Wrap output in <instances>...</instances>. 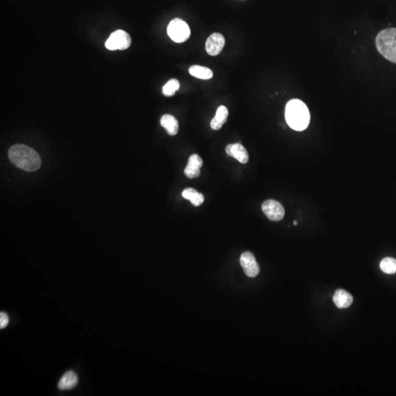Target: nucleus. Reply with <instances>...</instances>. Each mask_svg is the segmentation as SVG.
Listing matches in <instances>:
<instances>
[{
    "instance_id": "f257e3e1",
    "label": "nucleus",
    "mask_w": 396,
    "mask_h": 396,
    "mask_svg": "<svg viewBox=\"0 0 396 396\" xmlns=\"http://www.w3.org/2000/svg\"><path fill=\"white\" fill-rule=\"evenodd\" d=\"M9 160L14 165L26 171L35 172L41 166V159L35 150L22 144L12 146L8 151Z\"/></svg>"
},
{
    "instance_id": "f03ea898",
    "label": "nucleus",
    "mask_w": 396,
    "mask_h": 396,
    "mask_svg": "<svg viewBox=\"0 0 396 396\" xmlns=\"http://www.w3.org/2000/svg\"><path fill=\"white\" fill-rule=\"evenodd\" d=\"M285 119L288 126L294 130H305L310 123L309 110L301 100H291L285 107Z\"/></svg>"
},
{
    "instance_id": "7ed1b4c3",
    "label": "nucleus",
    "mask_w": 396,
    "mask_h": 396,
    "mask_svg": "<svg viewBox=\"0 0 396 396\" xmlns=\"http://www.w3.org/2000/svg\"><path fill=\"white\" fill-rule=\"evenodd\" d=\"M376 46L385 58L396 64V28H388L379 32Z\"/></svg>"
},
{
    "instance_id": "20e7f679",
    "label": "nucleus",
    "mask_w": 396,
    "mask_h": 396,
    "mask_svg": "<svg viewBox=\"0 0 396 396\" xmlns=\"http://www.w3.org/2000/svg\"><path fill=\"white\" fill-rule=\"evenodd\" d=\"M168 34L176 43H184L188 40L191 32L185 21L180 18H174L168 25Z\"/></svg>"
},
{
    "instance_id": "39448f33",
    "label": "nucleus",
    "mask_w": 396,
    "mask_h": 396,
    "mask_svg": "<svg viewBox=\"0 0 396 396\" xmlns=\"http://www.w3.org/2000/svg\"><path fill=\"white\" fill-rule=\"evenodd\" d=\"M132 40L130 35L125 31L119 29L112 32L106 41L105 46L107 49L111 51L125 50L130 46Z\"/></svg>"
},
{
    "instance_id": "423d86ee",
    "label": "nucleus",
    "mask_w": 396,
    "mask_h": 396,
    "mask_svg": "<svg viewBox=\"0 0 396 396\" xmlns=\"http://www.w3.org/2000/svg\"><path fill=\"white\" fill-rule=\"evenodd\" d=\"M261 208L268 219L274 222H278L284 217V208L280 202L274 199H268L265 201L262 204Z\"/></svg>"
},
{
    "instance_id": "0eeeda50",
    "label": "nucleus",
    "mask_w": 396,
    "mask_h": 396,
    "mask_svg": "<svg viewBox=\"0 0 396 396\" xmlns=\"http://www.w3.org/2000/svg\"><path fill=\"white\" fill-rule=\"evenodd\" d=\"M240 263L246 275L249 277H255L260 272L259 265L253 254L250 252H244L241 254Z\"/></svg>"
},
{
    "instance_id": "6e6552de",
    "label": "nucleus",
    "mask_w": 396,
    "mask_h": 396,
    "mask_svg": "<svg viewBox=\"0 0 396 396\" xmlns=\"http://www.w3.org/2000/svg\"><path fill=\"white\" fill-rule=\"evenodd\" d=\"M225 40L222 34L214 32L207 39L205 49L210 56H216L224 48Z\"/></svg>"
},
{
    "instance_id": "1a4fd4ad",
    "label": "nucleus",
    "mask_w": 396,
    "mask_h": 396,
    "mask_svg": "<svg viewBox=\"0 0 396 396\" xmlns=\"http://www.w3.org/2000/svg\"><path fill=\"white\" fill-rule=\"evenodd\" d=\"M225 151L229 156L233 157L240 163L246 164L249 161V154L247 149L240 143L228 145L226 147Z\"/></svg>"
},
{
    "instance_id": "9d476101",
    "label": "nucleus",
    "mask_w": 396,
    "mask_h": 396,
    "mask_svg": "<svg viewBox=\"0 0 396 396\" xmlns=\"http://www.w3.org/2000/svg\"><path fill=\"white\" fill-rule=\"evenodd\" d=\"M202 159L198 154H193L189 159L188 164L185 170V174L189 179H196L200 174V168H202Z\"/></svg>"
},
{
    "instance_id": "9b49d317",
    "label": "nucleus",
    "mask_w": 396,
    "mask_h": 396,
    "mask_svg": "<svg viewBox=\"0 0 396 396\" xmlns=\"http://www.w3.org/2000/svg\"><path fill=\"white\" fill-rule=\"evenodd\" d=\"M333 302L338 308H347L353 303V297L345 290L338 289L333 296Z\"/></svg>"
},
{
    "instance_id": "f8f14e48",
    "label": "nucleus",
    "mask_w": 396,
    "mask_h": 396,
    "mask_svg": "<svg viewBox=\"0 0 396 396\" xmlns=\"http://www.w3.org/2000/svg\"><path fill=\"white\" fill-rule=\"evenodd\" d=\"M228 116V110L224 106H220L216 110L214 118L210 122V127L213 130H219L222 127L223 124H225Z\"/></svg>"
},
{
    "instance_id": "ddd939ff",
    "label": "nucleus",
    "mask_w": 396,
    "mask_h": 396,
    "mask_svg": "<svg viewBox=\"0 0 396 396\" xmlns=\"http://www.w3.org/2000/svg\"><path fill=\"white\" fill-rule=\"evenodd\" d=\"M78 377L72 371L67 372L62 376L58 383V388L61 391L73 389L77 385Z\"/></svg>"
},
{
    "instance_id": "4468645a",
    "label": "nucleus",
    "mask_w": 396,
    "mask_h": 396,
    "mask_svg": "<svg viewBox=\"0 0 396 396\" xmlns=\"http://www.w3.org/2000/svg\"><path fill=\"white\" fill-rule=\"evenodd\" d=\"M162 127L166 129L168 135L175 136L179 132V125L177 119L171 115H165L160 121Z\"/></svg>"
},
{
    "instance_id": "2eb2a0df",
    "label": "nucleus",
    "mask_w": 396,
    "mask_h": 396,
    "mask_svg": "<svg viewBox=\"0 0 396 396\" xmlns=\"http://www.w3.org/2000/svg\"><path fill=\"white\" fill-rule=\"evenodd\" d=\"M182 196L189 199L195 206H199L204 202V196L193 188H187L184 190Z\"/></svg>"
},
{
    "instance_id": "dca6fc26",
    "label": "nucleus",
    "mask_w": 396,
    "mask_h": 396,
    "mask_svg": "<svg viewBox=\"0 0 396 396\" xmlns=\"http://www.w3.org/2000/svg\"><path fill=\"white\" fill-rule=\"evenodd\" d=\"M189 71L192 76L200 79H211L213 75V71L210 68L200 65H193L190 67Z\"/></svg>"
},
{
    "instance_id": "f3484780",
    "label": "nucleus",
    "mask_w": 396,
    "mask_h": 396,
    "mask_svg": "<svg viewBox=\"0 0 396 396\" xmlns=\"http://www.w3.org/2000/svg\"><path fill=\"white\" fill-rule=\"evenodd\" d=\"M380 269L385 274H394L396 272V260L385 258L380 263Z\"/></svg>"
},
{
    "instance_id": "a211bd4d",
    "label": "nucleus",
    "mask_w": 396,
    "mask_h": 396,
    "mask_svg": "<svg viewBox=\"0 0 396 396\" xmlns=\"http://www.w3.org/2000/svg\"><path fill=\"white\" fill-rule=\"evenodd\" d=\"M180 88V83L176 79H172L165 84L162 88V93L165 96H172Z\"/></svg>"
},
{
    "instance_id": "6ab92c4d",
    "label": "nucleus",
    "mask_w": 396,
    "mask_h": 396,
    "mask_svg": "<svg viewBox=\"0 0 396 396\" xmlns=\"http://www.w3.org/2000/svg\"><path fill=\"white\" fill-rule=\"evenodd\" d=\"M9 317L5 313H0V329H4L8 325Z\"/></svg>"
},
{
    "instance_id": "aec40b11",
    "label": "nucleus",
    "mask_w": 396,
    "mask_h": 396,
    "mask_svg": "<svg viewBox=\"0 0 396 396\" xmlns=\"http://www.w3.org/2000/svg\"><path fill=\"white\" fill-rule=\"evenodd\" d=\"M294 225H297V221H295V222H294Z\"/></svg>"
}]
</instances>
